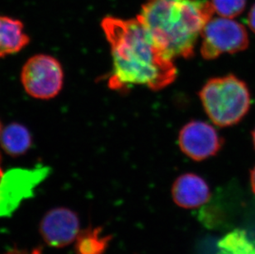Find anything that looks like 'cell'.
<instances>
[{"instance_id":"8","label":"cell","mask_w":255,"mask_h":254,"mask_svg":"<svg viewBox=\"0 0 255 254\" xmlns=\"http://www.w3.org/2000/svg\"><path fill=\"white\" fill-rule=\"evenodd\" d=\"M80 231L77 213L64 206L47 211L39 225V232L44 242L56 249L67 247L75 243Z\"/></svg>"},{"instance_id":"4","label":"cell","mask_w":255,"mask_h":254,"mask_svg":"<svg viewBox=\"0 0 255 254\" xmlns=\"http://www.w3.org/2000/svg\"><path fill=\"white\" fill-rule=\"evenodd\" d=\"M200 52L205 60H213L223 54H235L248 48L246 27L233 18L212 17L201 33Z\"/></svg>"},{"instance_id":"20","label":"cell","mask_w":255,"mask_h":254,"mask_svg":"<svg viewBox=\"0 0 255 254\" xmlns=\"http://www.w3.org/2000/svg\"><path fill=\"white\" fill-rule=\"evenodd\" d=\"M2 124L0 123V135H1V133H2Z\"/></svg>"},{"instance_id":"9","label":"cell","mask_w":255,"mask_h":254,"mask_svg":"<svg viewBox=\"0 0 255 254\" xmlns=\"http://www.w3.org/2000/svg\"><path fill=\"white\" fill-rule=\"evenodd\" d=\"M209 187L203 178L194 173L179 176L172 187V197L176 205L185 209L199 207L208 202Z\"/></svg>"},{"instance_id":"11","label":"cell","mask_w":255,"mask_h":254,"mask_svg":"<svg viewBox=\"0 0 255 254\" xmlns=\"http://www.w3.org/2000/svg\"><path fill=\"white\" fill-rule=\"evenodd\" d=\"M0 143L3 150L10 155H21L31 147V134L23 126L12 123L2 129Z\"/></svg>"},{"instance_id":"1","label":"cell","mask_w":255,"mask_h":254,"mask_svg":"<svg viewBox=\"0 0 255 254\" xmlns=\"http://www.w3.org/2000/svg\"><path fill=\"white\" fill-rule=\"evenodd\" d=\"M101 26L113 57L110 89L125 91L130 87L144 86L159 91L173 84L177 77L173 59L154 44L137 17L108 16Z\"/></svg>"},{"instance_id":"3","label":"cell","mask_w":255,"mask_h":254,"mask_svg":"<svg viewBox=\"0 0 255 254\" xmlns=\"http://www.w3.org/2000/svg\"><path fill=\"white\" fill-rule=\"evenodd\" d=\"M199 98L208 118L219 127L238 124L251 107L248 86L233 75L209 79L200 90Z\"/></svg>"},{"instance_id":"12","label":"cell","mask_w":255,"mask_h":254,"mask_svg":"<svg viewBox=\"0 0 255 254\" xmlns=\"http://www.w3.org/2000/svg\"><path fill=\"white\" fill-rule=\"evenodd\" d=\"M112 239L111 235H103L102 227L81 230L75 240V254H104Z\"/></svg>"},{"instance_id":"2","label":"cell","mask_w":255,"mask_h":254,"mask_svg":"<svg viewBox=\"0 0 255 254\" xmlns=\"http://www.w3.org/2000/svg\"><path fill=\"white\" fill-rule=\"evenodd\" d=\"M207 0H148L137 18L171 59H190L202 29L214 14Z\"/></svg>"},{"instance_id":"15","label":"cell","mask_w":255,"mask_h":254,"mask_svg":"<svg viewBox=\"0 0 255 254\" xmlns=\"http://www.w3.org/2000/svg\"><path fill=\"white\" fill-rule=\"evenodd\" d=\"M3 254H44L41 248H35L31 250H19V249H13L9 250Z\"/></svg>"},{"instance_id":"19","label":"cell","mask_w":255,"mask_h":254,"mask_svg":"<svg viewBox=\"0 0 255 254\" xmlns=\"http://www.w3.org/2000/svg\"><path fill=\"white\" fill-rule=\"evenodd\" d=\"M2 174H3V172H2V168H1V166H0V180L2 178Z\"/></svg>"},{"instance_id":"6","label":"cell","mask_w":255,"mask_h":254,"mask_svg":"<svg viewBox=\"0 0 255 254\" xmlns=\"http://www.w3.org/2000/svg\"><path fill=\"white\" fill-rule=\"evenodd\" d=\"M49 168H13L0 180V217H10L25 200L33 197L36 187L47 177Z\"/></svg>"},{"instance_id":"14","label":"cell","mask_w":255,"mask_h":254,"mask_svg":"<svg viewBox=\"0 0 255 254\" xmlns=\"http://www.w3.org/2000/svg\"><path fill=\"white\" fill-rule=\"evenodd\" d=\"M210 2L219 17L235 18L244 12L247 0H212Z\"/></svg>"},{"instance_id":"17","label":"cell","mask_w":255,"mask_h":254,"mask_svg":"<svg viewBox=\"0 0 255 254\" xmlns=\"http://www.w3.org/2000/svg\"><path fill=\"white\" fill-rule=\"evenodd\" d=\"M251 182L252 190H253L254 193L255 194V167L252 169V171H251Z\"/></svg>"},{"instance_id":"18","label":"cell","mask_w":255,"mask_h":254,"mask_svg":"<svg viewBox=\"0 0 255 254\" xmlns=\"http://www.w3.org/2000/svg\"><path fill=\"white\" fill-rule=\"evenodd\" d=\"M252 138H253V144L255 149V129H254L253 132H252Z\"/></svg>"},{"instance_id":"10","label":"cell","mask_w":255,"mask_h":254,"mask_svg":"<svg viewBox=\"0 0 255 254\" xmlns=\"http://www.w3.org/2000/svg\"><path fill=\"white\" fill-rule=\"evenodd\" d=\"M29 42L21 21L0 15V58L20 52Z\"/></svg>"},{"instance_id":"5","label":"cell","mask_w":255,"mask_h":254,"mask_svg":"<svg viewBox=\"0 0 255 254\" xmlns=\"http://www.w3.org/2000/svg\"><path fill=\"white\" fill-rule=\"evenodd\" d=\"M21 83L25 92L33 99H54L60 94L64 84L62 65L51 55H33L22 67Z\"/></svg>"},{"instance_id":"16","label":"cell","mask_w":255,"mask_h":254,"mask_svg":"<svg viewBox=\"0 0 255 254\" xmlns=\"http://www.w3.org/2000/svg\"><path fill=\"white\" fill-rule=\"evenodd\" d=\"M247 22H248L249 26L255 34V3L251 7V9L249 12L248 17H247Z\"/></svg>"},{"instance_id":"7","label":"cell","mask_w":255,"mask_h":254,"mask_svg":"<svg viewBox=\"0 0 255 254\" xmlns=\"http://www.w3.org/2000/svg\"><path fill=\"white\" fill-rule=\"evenodd\" d=\"M178 146L188 158L202 161L216 155L223 145V139L214 127L202 121H192L181 129Z\"/></svg>"},{"instance_id":"13","label":"cell","mask_w":255,"mask_h":254,"mask_svg":"<svg viewBox=\"0 0 255 254\" xmlns=\"http://www.w3.org/2000/svg\"><path fill=\"white\" fill-rule=\"evenodd\" d=\"M217 254H255V240L246 230L236 229L218 242Z\"/></svg>"}]
</instances>
